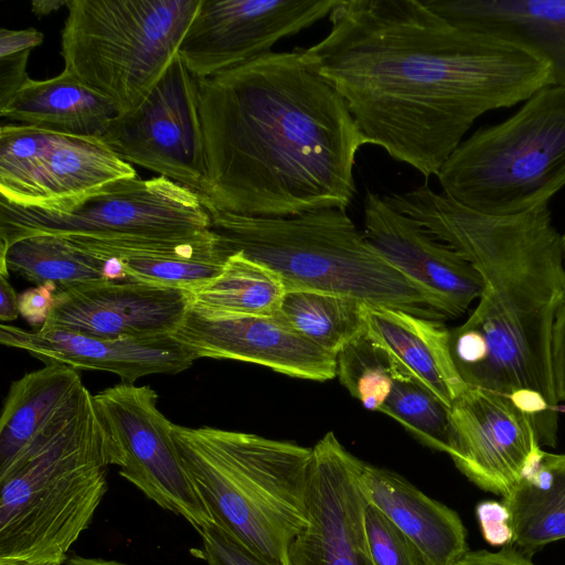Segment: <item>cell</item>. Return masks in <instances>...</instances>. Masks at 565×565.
Here are the masks:
<instances>
[{"label": "cell", "instance_id": "obj_41", "mask_svg": "<svg viewBox=\"0 0 565 565\" xmlns=\"http://www.w3.org/2000/svg\"><path fill=\"white\" fill-rule=\"evenodd\" d=\"M0 320L2 323L15 320L19 312V296L7 276L0 275Z\"/></svg>", "mask_w": 565, "mask_h": 565}, {"label": "cell", "instance_id": "obj_30", "mask_svg": "<svg viewBox=\"0 0 565 565\" xmlns=\"http://www.w3.org/2000/svg\"><path fill=\"white\" fill-rule=\"evenodd\" d=\"M57 134L26 125L0 129V198L25 207L38 203L41 172Z\"/></svg>", "mask_w": 565, "mask_h": 565}, {"label": "cell", "instance_id": "obj_38", "mask_svg": "<svg viewBox=\"0 0 565 565\" xmlns=\"http://www.w3.org/2000/svg\"><path fill=\"white\" fill-rule=\"evenodd\" d=\"M551 364L556 399L565 402V301L558 308L552 328Z\"/></svg>", "mask_w": 565, "mask_h": 565}, {"label": "cell", "instance_id": "obj_15", "mask_svg": "<svg viewBox=\"0 0 565 565\" xmlns=\"http://www.w3.org/2000/svg\"><path fill=\"white\" fill-rule=\"evenodd\" d=\"M190 307V292L139 281H98L56 292L46 331L110 339L171 335Z\"/></svg>", "mask_w": 565, "mask_h": 565}, {"label": "cell", "instance_id": "obj_8", "mask_svg": "<svg viewBox=\"0 0 565 565\" xmlns=\"http://www.w3.org/2000/svg\"><path fill=\"white\" fill-rule=\"evenodd\" d=\"M201 0H70L61 33L64 71L136 108L174 57Z\"/></svg>", "mask_w": 565, "mask_h": 565}, {"label": "cell", "instance_id": "obj_9", "mask_svg": "<svg viewBox=\"0 0 565 565\" xmlns=\"http://www.w3.org/2000/svg\"><path fill=\"white\" fill-rule=\"evenodd\" d=\"M211 230L201 196L164 177L122 179L76 201L25 207L0 198V253L35 235L184 238Z\"/></svg>", "mask_w": 565, "mask_h": 565}, {"label": "cell", "instance_id": "obj_3", "mask_svg": "<svg viewBox=\"0 0 565 565\" xmlns=\"http://www.w3.org/2000/svg\"><path fill=\"white\" fill-rule=\"evenodd\" d=\"M383 200L460 253L482 278L477 307L450 330L451 355L465 383L505 396L534 390L557 412L551 338L565 301V267L548 204L513 215L483 214L426 183Z\"/></svg>", "mask_w": 565, "mask_h": 565}, {"label": "cell", "instance_id": "obj_28", "mask_svg": "<svg viewBox=\"0 0 565 565\" xmlns=\"http://www.w3.org/2000/svg\"><path fill=\"white\" fill-rule=\"evenodd\" d=\"M103 259L61 235L30 236L0 253V275L12 271L30 282H54L61 289L105 281Z\"/></svg>", "mask_w": 565, "mask_h": 565}, {"label": "cell", "instance_id": "obj_29", "mask_svg": "<svg viewBox=\"0 0 565 565\" xmlns=\"http://www.w3.org/2000/svg\"><path fill=\"white\" fill-rule=\"evenodd\" d=\"M364 305L348 296L290 289L277 316L301 337L337 355L365 332Z\"/></svg>", "mask_w": 565, "mask_h": 565}, {"label": "cell", "instance_id": "obj_40", "mask_svg": "<svg viewBox=\"0 0 565 565\" xmlns=\"http://www.w3.org/2000/svg\"><path fill=\"white\" fill-rule=\"evenodd\" d=\"M44 34L34 28L24 30H0V57L31 51L42 44Z\"/></svg>", "mask_w": 565, "mask_h": 565}, {"label": "cell", "instance_id": "obj_45", "mask_svg": "<svg viewBox=\"0 0 565 565\" xmlns=\"http://www.w3.org/2000/svg\"><path fill=\"white\" fill-rule=\"evenodd\" d=\"M0 565H29V564H20V563H9V562H0Z\"/></svg>", "mask_w": 565, "mask_h": 565}, {"label": "cell", "instance_id": "obj_25", "mask_svg": "<svg viewBox=\"0 0 565 565\" xmlns=\"http://www.w3.org/2000/svg\"><path fill=\"white\" fill-rule=\"evenodd\" d=\"M138 177L132 166L100 138L57 135L38 185V204L47 209L83 199L113 182Z\"/></svg>", "mask_w": 565, "mask_h": 565}, {"label": "cell", "instance_id": "obj_18", "mask_svg": "<svg viewBox=\"0 0 565 565\" xmlns=\"http://www.w3.org/2000/svg\"><path fill=\"white\" fill-rule=\"evenodd\" d=\"M0 342L26 351L45 365L106 371L118 375L126 384H134L147 375L180 373L196 360L171 335L110 339L70 331H26L1 323Z\"/></svg>", "mask_w": 565, "mask_h": 565}, {"label": "cell", "instance_id": "obj_42", "mask_svg": "<svg viewBox=\"0 0 565 565\" xmlns=\"http://www.w3.org/2000/svg\"><path fill=\"white\" fill-rule=\"evenodd\" d=\"M68 2L70 0H33L31 2V11L38 18H42L57 11L64 6L67 7Z\"/></svg>", "mask_w": 565, "mask_h": 565}, {"label": "cell", "instance_id": "obj_27", "mask_svg": "<svg viewBox=\"0 0 565 565\" xmlns=\"http://www.w3.org/2000/svg\"><path fill=\"white\" fill-rule=\"evenodd\" d=\"M286 292L277 273L241 252H234L217 276L190 292L189 308L212 318L273 317Z\"/></svg>", "mask_w": 565, "mask_h": 565}, {"label": "cell", "instance_id": "obj_23", "mask_svg": "<svg viewBox=\"0 0 565 565\" xmlns=\"http://www.w3.org/2000/svg\"><path fill=\"white\" fill-rule=\"evenodd\" d=\"M118 115L104 95L62 71L36 81L29 78L18 94L0 109V116L53 134L100 138Z\"/></svg>", "mask_w": 565, "mask_h": 565}, {"label": "cell", "instance_id": "obj_26", "mask_svg": "<svg viewBox=\"0 0 565 565\" xmlns=\"http://www.w3.org/2000/svg\"><path fill=\"white\" fill-rule=\"evenodd\" d=\"M82 386L79 372L61 364H46L11 384L0 418V470Z\"/></svg>", "mask_w": 565, "mask_h": 565}, {"label": "cell", "instance_id": "obj_4", "mask_svg": "<svg viewBox=\"0 0 565 565\" xmlns=\"http://www.w3.org/2000/svg\"><path fill=\"white\" fill-rule=\"evenodd\" d=\"M115 465L83 385L0 470V562L64 565Z\"/></svg>", "mask_w": 565, "mask_h": 565}, {"label": "cell", "instance_id": "obj_17", "mask_svg": "<svg viewBox=\"0 0 565 565\" xmlns=\"http://www.w3.org/2000/svg\"><path fill=\"white\" fill-rule=\"evenodd\" d=\"M364 234L391 264L437 296L449 318L480 298L483 281L469 260L372 192L364 200Z\"/></svg>", "mask_w": 565, "mask_h": 565}, {"label": "cell", "instance_id": "obj_22", "mask_svg": "<svg viewBox=\"0 0 565 565\" xmlns=\"http://www.w3.org/2000/svg\"><path fill=\"white\" fill-rule=\"evenodd\" d=\"M367 333L449 408L468 384L450 350V330L439 320L364 305Z\"/></svg>", "mask_w": 565, "mask_h": 565}, {"label": "cell", "instance_id": "obj_13", "mask_svg": "<svg viewBox=\"0 0 565 565\" xmlns=\"http://www.w3.org/2000/svg\"><path fill=\"white\" fill-rule=\"evenodd\" d=\"M361 462L332 431L312 447L309 523L291 544L290 565H375L364 529Z\"/></svg>", "mask_w": 565, "mask_h": 565}, {"label": "cell", "instance_id": "obj_14", "mask_svg": "<svg viewBox=\"0 0 565 565\" xmlns=\"http://www.w3.org/2000/svg\"><path fill=\"white\" fill-rule=\"evenodd\" d=\"M449 456L483 491L502 498L541 449L534 422L503 394L468 385L450 406Z\"/></svg>", "mask_w": 565, "mask_h": 565}, {"label": "cell", "instance_id": "obj_1", "mask_svg": "<svg viewBox=\"0 0 565 565\" xmlns=\"http://www.w3.org/2000/svg\"><path fill=\"white\" fill-rule=\"evenodd\" d=\"M328 34L299 49L343 97L366 145L426 179L488 111L554 85L535 51L457 26L423 0H340Z\"/></svg>", "mask_w": 565, "mask_h": 565}, {"label": "cell", "instance_id": "obj_33", "mask_svg": "<svg viewBox=\"0 0 565 565\" xmlns=\"http://www.w3.org/2000/svg\"><path fill=\"white\" fill-rule=\"evenodd\" d=\"M364 529L375 565H423L407 536L383 512L367 502Z\"/></svg>", "mask_w": 565, "mask_h": 565}, {"label": "cell", "instance_id": "obj_35", "mask_svg": "<svg viewBox=\"0 0 565 565\" xmlns=\"http://www.w3.org/2000/svg\"><path fill=\"white\" fill-rule=\"evenodd\" d=\"M476 516L486 542L499 547L512 545L510 515L503 502L481 501L476 507Z\"/></svg>", "mask_w": 565, "mask_h": 565}, {"label": "cell", "instance_id": "obj_39", "mask_svg": "<svg viewBox=\"0 0 565 565\" xmlns=\"http://www.w3.org/2000/svg\"><path fill=\"white\" fill-rule=\"evenodd\" d=\"M455 565H535L531 556L513 545L501 547L497 552L487 550L468 551Z\"/></svg>", "mask_w": 565, "mask_h": 565}, {"label": "cell", "instance_id": "obj_5", "mask_svg": "<svg viewBox=\"0 0 565 565\" xmlns=\"http://www.w3.org/2000/svg\"><path fill=\"white\" fill-rule=\"evenodd\" d=\"M171 431L213 523L270 565H290L309 523L312 448L207 426Z\"/></svg>", "mask_w": 565, "mask_h": 565}, {"label": "cell", "instance_id": "obj_32", "mask_svg": "<svg viewBox=\"0 0 565 565\" xmlns=\"http://www.w3.org/2000/svg\"><path fill=\"white\" fill-rule=\"evenodd\" d=\"M380 412L399 423L425 446L449 454L450 408L411 374L394 381Z\"/></svg>", "mask_w": 565, "mask_h": 565}, {"label": "cell", "instance_id": "obj_16", "mask_svg": "<svg viewBox=\"0 0 565 565\" xmlns=\"http://www.w3.org/2000/svg\"><path fill=\"white\" fill-rule=\"evenodd\" d=\"M196 359L255 363L287 376L323 382L335 376V355L273 317L202 316L189 308L171 334Z\"/></svg>", "mask_w": 565, "mask_h": 565}, {"label": "cell", "instance_id": "obj_10", "mask_svg": "<svg viewBox=\"0 0 565 565\" xmlns=\"http://www.w3.org/2000/svg\"><path fill=\"white\" fill-rule=\"evenodd\" d=\"M119 475L199 533L213 523L178 452L172 423L148 385L121 383L93 395Z\"/></svg>", "mask_w": 565, "mask_h": 565}, {"label": "cell", "instance_id": "obj_6", "mask_svg": "<svg viewBox=\"0 0 565 565\" xmlns=\"http://www.w3.org/2000/svg\"><path fill=\"white\" fill-rule=\"evenodd\" d=\"M209 212L221 246L273 269L287 290L337 294L424 318H449L439 298L391 264L356 228L347 210L279 218Z\"/></svg>", "mask_w": 565, "mask_h": 565}, {"label": "cell", "instance_id": "obj_11", "mask_svg": "<svg viewBox=\"0 0 565 565\" xmlns=\"http://www.w3.org/2000/svg\"><path fill=\"white\" fill-rule=\"evenodd\" d=\"M100 140L124 161L201 196L206 159L199 84L179 55L136 108L113 118Z\"/></svg>", "mask_w": 565, "mask_h": 565}, {"label": "cell", "instance_id": "obj_2", "mask_svg": "<svg viewBox=\"0 0 565 565\" xmlns=\"http://www.w3.org/2000/svg\"><path fill=\"white\" fill-rule=\"evenodd\" d=\"M207 211L279 218L347 210L366 145L343 97L299 49L198 79Z\"/></svg>", "mask_w": 565, "mask_h": 565}, {"label": "cell", "instance_id": "obj_43", "mask_svg": "<svg viewBox=\"0 0 565 565\" xmlns=\"http://www.w3.org/2000/svg\"><path fill=\"white\" fill-rule=\"evenodd\" d=\"M64 565H127L117 561H108L102 558H90L83 556L68 557Z\"/></svg>", "mask_w": 565, "mask_h": 565}, {"label": "cell", "instance_id": "obj_21", "mask_svg": "<svg viewBox=\"0 0 565 565\" xmlns=\"http://www.w3.org/2000/svg\"><path fill=\"white\" fill-rule=\"evenodd\" d=\"M452 24L522 44L551 65L565 88V0H423Z\"/></svg>", "mask_w": 565, "mask_h": 565}, {"label": "cell", "instance_id": "obj_31", "mask_svg": "<svg viewBox=\"0 0 565 565\" xmlns=\"http://www.w3.org/2000/svg\"><path fill=\"white\" fill-rule=\"evenodd\" d=\"M408 374L366 330L335 355V376L371 412H380L394 381Z\"/></svg>", "mask_w": 565, "mask_h": 565}, {"label": "cell", "instance_id": "obj_19", "mask_svg": "<svg viewBox=\"0 0 565 565\" xmlns=\"http://www.w3.org/2000/svg\"><path fill=\"white\" fill-rule=\"evenodd\" d=\"M77 248L120 263L127 281L192 292L222 270L228 253L209 230L184 238H92L64 236Z\"/></svg>", "mask_w": 565, "mask_h": 565}, {"label": "cell", "instance_id": "obj_7", "mask_svg": "<svg viewBox=\"0 0 565 565\" xmlns=\"http://www.w3.org/2000/svg\"><path fill=\"white\" fill-rule=\"evenodd\" d=\"M436 177L445 195L483 214L548 204L565 186V88L543 87L505 120L476 130Z\"/></svg>", "mask_w": 565, "mask_h": 565}, {"label": "cell", "instance_id": "obj_36", "mask_svg": "<svg viewBox=\"0 0 565 565\" xmlns=\"http://www.w3.org/2000/svg\"><path fill=\"white\" fill-rule=\"evenodd\" d=\"M57 285L44 282L19 295V312L33 327L42 328L53 308Z\"/></svg>", "mask_w": 565, "mask_h": 565}, {"label": "cell", "instance_id": "obj_34", "mask_svg": "<svg viewBox=\"0 0 565 565\" xmlns=\"http://www.w3.org/2000/svg\"><path fill=\"white\" fill-rule=\"evenodd\" d=\"M200 535L207 565H270L214 523Z\"/></svg>", "mask_w": 565, "mask_h": 565}, {"label": "cell", "instance_id": "obj_37", "mask_svg": "<svg viewBox=\"0 0 565 565\" xmlns=\"http://www.w3.org/2000/svg\"><path fill=\"white\" fill-rule=\"evenodd\" d=\"M30 51L0 57V109L18 94L30 78L26 72Z\"/></svg>", "mask_w": 565, "mask_h": 565}, {"label": "cell", "instance_id": "obj_20", "mask_svg": "<svg viewBox=\"0 0 565 565\" xmlns=\"http://www.w3.org/2000/svg\"><path fill=\"white\" fill-rule=\"evenodd\" d=\"M359 484L365 501L413 543L423 565H455L469 551L459 514L401 475L362 461Z\"/></svg>", "mask_w": 565, "mask_h": 565}, {"label": "cell", "instance_id": "obj_12", "mask_svg": "<svg viewBox=\"0 0 565 565\" xmlns=\"http://www.w3.org/2000/svg\"><path fill=\"white\" fill-rule=\"evenodd\" d=\"M340 0H201L178 55L196 79L270 52L331 13Z\"/></svg>", "mask_w": 565, "mask_h": 565}, {"label": "cell", "instance_id": "obj_24", "mask_svg": "<svg viewBox=\"0 0 565 565\" xmlns=\"http://www.w3.org/2000/svg\"><path fill=\"white\" fill-rule=\"evenodd\" d=\"M510 515L512 545L532 556L565 539V454L539 449L521 479L502 498Z\"/></svg>", "mask_w": 565, "mask_h": 565}, {"label": "cell", "instance_id": "obj_44", "mask_svg": "<svg viewBox=\"0 0 565 565\" xmlns=\"http://www.w3.org/2000/svg\"><path fill=\"white\" fill-rule=\"evenodd\" d=\"M562 253H563V262L565 267V234L562 235Z\"/></svg>", "mask_w": 565, "mask_h": 565}]
</instances>
